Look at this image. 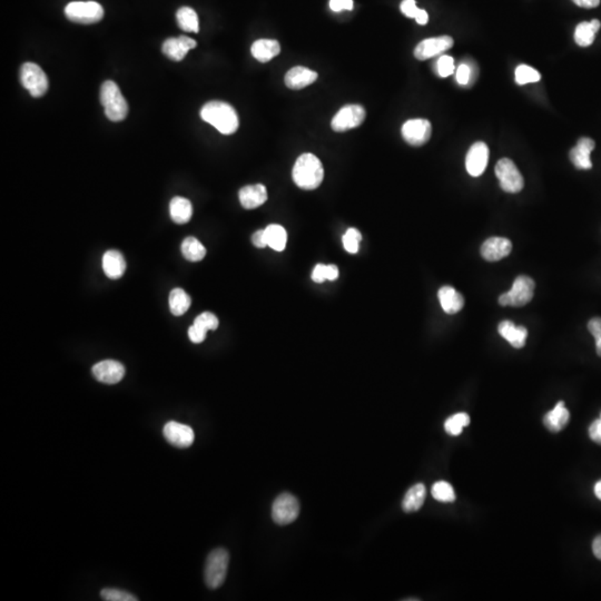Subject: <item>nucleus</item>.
Wrapping results in <instances>:
<instances>
[{
  "mask_svg": "<svg viewBox=\"0 0 601 601\" xmlns=\"http://www.w3.org/2000/svg\"><path fill=\"white\" fill-rule=\"evenodd\" d=\"M100 595L106 601H137V597L124 590L105 588L100 591Z\"/></svg>",
  "mask_w": 601,
  "mask_h": 601,
  "instance_id": "obj_39",
  "label": "nucleus"
},
{
  "mask_svg": "<svg viewBox=\"0 0 601 601\" xmlns=\"http://www.w3.org/2000/svg\"><path fill=\"white\" fill-rule=\"evenodd\" d=\"M439 300L441 307L447 314L460 312L464 307V298L457 289L451 287H443L439 289Z\"/></svg>",
  "mask_w": 601,
  "mask_h": 601,
  "instance_id": "obj_24",
  "label": "nucleus"
},
{
  "mask_svg": "<svg viewBox=\"0 0 601 601\" xmlns=\"http://www.w3.org/2000/svg\"><path fill=\"white\" fill-rule=\"evenodd\" d=\"M207 333L203 332V331H200L198 327H189V340L192 341L193 343L200 344L203 342L205 338H207Z\"/></svg>",
  "mask_w": 601,
  "mask_h": 601,
  "instance_id": "obj_46",
  "label": "nucleus"
},
{
  "mask_svg": "<svg viewBox=\"0 0 601 601\" xmlns=\"http://www.w3.org/2000/svg\"><path fill=\"white\" fill-rule=\"evenodd\" d=\"M453 38L450 36L428 38L415 47L414 56L419 60H427L435 57L442 53L447 52L453 46Z\"/></svg>",
  "mask_w": 601,
  "mask_h": 601,
  "instance_id": "obj_12",
  "label": "nucleus"
},
{
  "mask_svg": "<svg viewBox=\"0 0 601 601\" xmlns=\"http://www.w3.org/2000/svg\"><path fill=\"white\" fill-rule=\"evenodd\" d=\"M194 327L200 329V331H203V332L207 333L209 330L218 329V318L215 316L213 313L211 312H204L202 314L198 315V318H195L194 324H193Z\"/></svg>",
  "mask_w": 601,
  "mask_h": 601,
  "instance_id": "obj_38",
  "label": "nucleus"
},
{
  "mask_svg": "<svg viewBox=\"0 0 601 601\" xmlns=\"http://www.w3.org/2000/svg\"><path fill=\"white\" fill-rule=\"evenodd\" d=\"M595 144L591 138L582 137L578 140V143L570 151V160L573 162L575 169H591L593 163L590 160V155L595 149Z\"/></svg>",
  "mask_w": 601,
  "mask_h": 601,
  "instance_id": "obj_18",
  "label": "nucleus"
},
{
  "mask_svg": "<svg viewBox=\"0 0 601 601\" xmlns=\"http://www.w3.org/2000/svg\"><path fill=\"white\" fill-rule=\"evenodd\" d=\"M515 82L519 85H526V84L537 83L540 80L541 76L539 72H537L533 67L528 65H520L517 67L515 72Z\"/></svg>",
  "mask_w": 601,
  "mask_h": 601,
  "instance_id": "obj_36",
  "label": "nucleus"
},
{
  "mask_svg": "<svg viewBox=\"0 0 601 601\" xmlns=\"http://www.w3.org/2000/svg\"><path fill=\"white\" fill-rule=\"evenodd\" d=\"M437 70L440 77H449L455 72V59L450 56H441L437 64Z\"/></svg>",
  "mask_w": 601,
  "mask_h": 601,
  "instance_id": "obj_40",
  "label": "nucleus"
},
{
  "mask_svg": "<svg viewBox=\"0 0 601 601\" xmlns=\"http://www.w3.org/2000/svg\"><path fill=\"white\" fill-rule=\"evenodd\" d=\"M163 433L165 439L174 447L189 448L194 442L195 435L192 428L175 421H169L165 424Z\"/></svg>",
  "mask_w": 601,
  "mask_h": 601,
  "instance_id": "obj_13",
  "label": "nucleus"
},
{
  "mask_svg": "<svg viewBox=\"0 0 601 601\" xmlns=\"http://www.w3.org/2000/svg\"><path fill=\"white\" fill-rule=\"evenodd\" d=\"M178 26L184 32H198L200 29L198 14L191 7H182L176 12Z\"/></svg>",
  "mask_w": 601,
  "mask_h": 601,
  "instance_id": "obj_31",
  "label": "nucleus"
},
{
  "mask_svg": "<svg viewBox=\"0 0 601 601\" xmlns=\"http://www.w3.org/2000/svg\"><path fill=\"white\" fill-rule=\"evenodd\" d=\"M300 513V504L294 495L283 493L275 499L272 507L273 520L280 526H287L296 520Z\"/></svg>",
  "mask_w": 601,
  "mask_h": 601,
  "instance_id": "obj_10",
  "label": "nucleus"
},
{
  "mask_svg": "<svg viewBox=\"0 0 601 601\" xmlns=\"http://www.w3.org/2000/svg\"><path fill=\"white\" fill-rule=\"evenodd\" d=\"M353 7H354L353 0H330V8L335 12L352 10Z\"/></svg>",
  "mask_w": 601,
  "mask_h": 601,
  "instance_id": "obj_43",
  "label": "nucleus"
},
{
  "mask_svg": "<svg viewBox=\"0 0 601 601\" xmlns=\"http://www.w3.org/2000/svg\"><path fill=\"white\" fill-rule=\"evenodd\" d=\"M470 423V417L467 413H457V414L450 417L446 423H444V429L447 431L448 435L457 437V435L462 433V430L464 427H467Z\"/></svg>",
  "mask_w": 601,
  "mask_h": 601,
  "instance_id": "obj_33",
  "label": "nucleus"
},
{
  "mask_svg": "<svg viewBox=\"0 0 601 601\" xmlns=\"http://www.w3.org/2000/svg\"><path fill=\"white\" fill-rule=\"evenodd\" d=\"M513 251L511 240L504 238H488L481 247V255L484 260L497 262L506 258Z\"/></svg>",
  "mask_w": 601,
  "mask_h": 601,
  "instance_id": "obj_16",
  "label": "nucleus"
},
{
  "mask_svg": "<svg viewBox=\"0 0 601 601\" xmlns=\"http://www.w3.org/2000/svg\"><path fill=\"white\" fill-rule=\"evenodd\" d=\"M182 253L189 262H200L207 255V249L198 238H187L182 243Z\"/></svg>",
  "mask_w": 601,
  "mask_h": 601,
  "instance_id": "obj_32",
  "label": "nucleus"
},
{
  "mask_svg": "<svg viewBox=\"0 0 601 601\" xmlns=\"http://www.w3.org/2000/svg\"><path fill=\"white\" fill-rule=\"evenodd\" d=\"M200 117L224 135L234 134L240 125L238 113L234 107L220 100L205 104L200 109Z\"/></svg>",
  "mask_w": 601,
  "mask_h": 601,
  "instance_id": "obj_1",
  "label": "nucleus"
},
{
  "mask_svg": "<svg viewBox=\"0 0 601 601\" xmlns=\"http://www.w3.org/2000/svg\"><path fill=\"white\" fill-rule=\"evenodd\" d=\"M595 495L599 500H601V480L598 481L595 486Z\"/></svg>",
  "mask_w": 601,
  "mask_h": 601,
  "instance_id": "obj_51",
  "label": "nucleus"
},
{
  "mask_svg": "<svg viewBox=\"0 0 601 601\" xmlns=\"http://www.w3.org/2000/svg\"><path fill=\"white\" fill-rule=\"evenodd\" d=\"M251 53L260 63H267L280 54V43L275 39H258L253 44Z\"/></svg>",
  "mask_w": 601,
  "mask_h": 601,
  "instance_id": "obj_25",
  "label": "nucleus"
},
{
  "mask_svg": "<svg viewBox=\"0 0 601 601\" xmlns=\"http://www.w3.org/2000/svg\"><path fill=\"white\" fill-rule=\"evenodd\" d=\"M417 20V23L419 25H427L428 21H429V15L426 10L423 9H421L420 12H419L418 17L415 18Z\"/></svg>",
  "mask_w": 601,
  "mask_h": 601,
  "instance_id": "obj_50",
  "label": "nucleus"
},
{
  "mask_svg": "<svg viewBox=\"0 0 601 601\" xmlns=\"http://www.w3.org/2000/svg\"><path fill=\"white\" fill-rule=\"evenodd\" d=\"M238 198L244 209H258L267 200V187H264L263 184L247 185L240 189Z\"/></svg>",
  "mask_w": 601,
  "mask_h": 601,
  "instance_id": "obj_19",
  "label": "nucleus"
},
{
  "mask_svg": "<svg viewBox=\"0 0 601 601\" xmlns=\"http://www.w3.org/2000/svg\"><path fill=\"white\" fill-rule=\"evenodd\" d=\"M569 420V411L564 407V401H560L551 411L544 415V423L551 432H559L566 428Z\"/></svg>",
  "mask_w": 601,
  "mask_h": 601,
  "instance_id": "obj_23",
  "label": "nucleus"
},
{
  "mask_svg": "<svg viewBox=\"0 0 601 601\" xmlns=\"http://www.w3.org/2000/svg\"><path fill=\"white\" fill-rule=\"evenodd\" d=\"M573 1L577 6L587 9L595 8L600 3V0H573Z\"/></svg>",
  "mask_w": 601,
  "mask_h": 601,
  "instance_id": "obj_48",
  "label": "nucleus"
},
{
  "mask_svg": "<svg viewBox=\"0 0 601 601\" xmlns=\"http://www.w3.org/2000/svg\"><path fill=\"white\" fill-rule=\"evenodd\" d=\"M588 330L595 340V351L601 356V318H593L588 323Z\"/></svg>",
  "mask_w": 601,
  "mask_h": 601,
  "instance_id": "obj_41",
  "label": "nucleus"
},
{
  "mask_svg": "<svg viewBox=\"0 0 601 601\" xmlns=\"http://www.w3.org/2000/svg\"><path fill=\"white\" fill-rule=\"evenodd\" d=\"M65 16L73 23L90 25L103 19L104 8L96 1H73L65 8Z\"/></svg>",
  "mask_w": 601,
  "mask_h": 601,
  "instance_id": "obj_6",
  "label": "nucleus"
},
{
  "mask_svg": "<svg viewBox=\"0 0 601 601\" xmlns=\"http://www.w3.org/2000/svg\"><path fill=\"white\" fill-rule=\"evenodd\" d=\"M191 304L192 300L184 289H175L169 294V309L175 316L185 314L189 311Z\"/></svg>",
  "mask_w": 601,
  "mask_h": 601,
  "instance_id": "obj_30",
  "label": "nucleus"
},
{
  "mask_svg": "<svg viewBox=\"0 0 601 601\" xmlns=\"http://www.w3.org/2000/svg\"><path fill=\"white\" fill-rule=\"evenodd\" d=\"M103 269L107 278L112 280L122 278L126 269V262L123 254L115 249L107 251L103 256Z\"/></svg>",
  "mask_w": 601,
  "mask_h": 601,
  "instance_id": "obj_22",
  "label": "nucleus"
},
{
  "mask_svg": "<svg viewBox=\"0 0 601 601\" xmlns=\"http://www.w3.org/2000/svg\"><path fill=\"white\" fill-rule=\"evenodd\" d=\"M367 116V112L361 105H347L338 111V114L333 117V131L338 133L347 132L350 129L356 128L363 124Z\"/></svg>",
  "mask_w": 601,
  "mask_h": 601,
  "instance_id": "obj_9",
  "label": "nucleus"
},
{
  "mask_svg": "<svg viewBox=\"0 0 601 601\" xmlns=\"http://www.w3.org/2000/svg\"><path fill=\"white\" fill-rule=\"evenodd\" d=\"M488 160H489V149L482 142L473 144L470 147L466 158V167L468 173L473 178H478L484 174L487 169Z\"/></svg>",
  "mask_w": 601,
  "mask_h": 601,
  "instance_id": "obj_14",
  "label": "nucleus"
},
{
  "mask_svg": "<svg viewBox=\"0 0 601 601\" xmlns=\"http://www.w3.org/2000/svg\"><path fill=\"white\" fill-rule=\"evenodd\" d=\"M499 333L501 336L507 340L515 349H521L524 347L527 340L528 331L524 327H518L513 324L511 321H504L499 324Z\"/></svg>",
  "mask_w": 601,
  "mask_h": 601,
  "instance_id": "obj_21",
  "label": "nucleus"
},
{
  "mask_svg": "<svg viewBox=\"0 0 601 601\" xmlns=\"http://www.w3.org/2000/svg\"><path fill=\"white\" fill-rule=\"evenodd\" d=\"M362 240V235L356 229H349L343 235L342 243L344 249L350 254H356L360 249V242Z\"/></svg>",
  "mask_w": 601,
  "mask_h": 601,
  "instance_id": "obj_37",
  "label": "nucleus"
},
{
  "mask_svg": "<svg viewBox=\"0 0 601 601\" xmlns=\"http://www.w3.org/2000/svg\"><path fill=\"white\" fill-rule=\"evenodd\" d=\"M471 78V68L467 64H461L457 70V80L460 85H467Z\"/></svg>",
  "mask_w": 601,
  "mask_h": 601,
  "instance_id": "obj_44",
  "label": "nucleus"
},
{
  "mask_svg": "<svg viewBox=\"0 0 601 601\" xmlns=\"http://www.w3.org/2000/svg\"><path fill=\"white\" fill-rule=\"evenodd\" d=\"M169 212H171V218L175 223H187L193 216L192 203L187 198L176 196L171 200Z\"/></svg>",
  "mask_w": 601,
  "mask_h": 601,
  "instance_id": "obj_27",
  "label": "nucleus"
},
{
  "mask_svg": "<svg viewBox=\"0 0 601 601\" xmlns=\"http://www.w3.org/2000/svg\"><path fill=\"white\" fill-rule=\"evenodd\" d=\"M426 495H427V489L424 487V484H418L413 486L404 495L403 502H402L404 511L414 513L420 510V508L423 506Z\"/></svg>",
  "mask_w": 601,
  "mask_h": 601,
  "instance_id": "obj_28",
  "label": "nucleus"
},
{
  "mask_svg": "<svg viewBox=\"0 0 601 601\" xmlns=\"http://www.w3.org/2000/svg\"><path fill=\"white\" fill-rule=\"evenodd\" d=\"M252 243L258 249H264L267 247V235L265 229H258L252 236Z\"/></svg>",
  "mask_w": 601,
  "mask_h": 601,
  "instance_id": "obj_47",
  "label": "nucleus"
},
{
  "mask_svg": "<svg viewBox=\"0 0 601 601\" xmlns=\"http://www.w3.org/2000/svg\"><path fill=\"white\" fill-rule=\"evenodd\" d=\"M401 12H403L404 16H407L409 18H417L418 17L419 12H420L421 9L417 7V3H415V0H403L402 3H401Z\"/></svg>",
  "mask_w": 601,
  "mask_h": 601,
  "instance_id": "obj_42",
  "label": "nucleus"
},
{
  "mask_svg": "<svg viewBox=\"0 0 601 601\" xmlns=\"http://www.w3.org/2000/svg\"><path fill=\"white\" fill-rule=\"evenodd\" d=\"M601 23L598 19L591 21H582L575 27V41L580 47H588L595 41V34L600 29Z\"/></svg>",
  "mask_w": 601,
  "mask_h": 601,
  "instance_id": "obj_26",
  "label": "nucleus"
},
{
  "mask_svg": "<svg viewBox=\"0 0 601 601\" xmlns=\"http://www.w3.org/2000/svg\"><path fill=\"white\" fill-rule=\"evenodd\" d=\"M535 287V280L533 278L526 275H520L515 278L509 292L501 295L499 303L502 307H524L533 300Z\"/></svg>",
  "mask_w": 601,
  "mask_h": 601,
  "instance_id": "obj_5",
  "label": "nucleus"
},
{
  "mask_svg": "<svg viewBox=\"0 0 601 601\" xmlns=\"http://www.w3.org/2000/svg\"><path fill=\"white\" fill-rule=\"evenodd\" d=\"M265 235H267V247L276 252H282L287 247V233L283 227L278 224L269 225L265 229Z\"/></svg>",
  "mask_w": 601,
  "mask_h": 601,
  "instance_id": "obj_29",
  "label": "nucleus"
},
{
  "mask_svg": "<svg viewBox=\"0 0 601 601\" xmlns=\"http://www.w3.org/2000/svg\"><path fill=\"white\" fill-rule=\"evenodd\" d=\"M318 77V73L313 72L307 67L296 66L289 69L284 77V82L287 88L298 90L309 86Z\"/></svg>",
  "mask_w": 601,
  "mask_h": 601,
  "instance_id": "obj_20",
  "label": "nucleus"
},
{
  "mask_svg": "<svg viewBox=\"0 0 601 601\" xmlns=\"http://www.w3.org/2000/svg\"><path fill=\"white\" fill-rule=\"evenodd\" d=\"M338 278V269L335 265L318 264L312 272V280L315 283H323L325 280H335Z\"/></svg>",
  "mask_w": 601,
  "mask_h": 601,
  "instance_id": "obj_35",
  "label": "nucleus"
},
{
  "mask_svg": "<svg viewBox=\"0 0 601 601\" xmlns=\"http://www.w3.org/2000/svg\"><path fill=\"white\" fill-rule=\"evenodd\" d=\"M229 555L227 550L215 549L209 553L204 570V578L207 587L218 589L224 584L229 568Z\"/></svg>",
  "mask_w": 601,
  "mask_h": 601,
  "instance_id": "obj_4",
  "label": "nucleus"
},
{
  "mask_svg": "<svg viewBox=\"0 0 601 601\" xmlns=\"http://www.w3.org/2000/svg\"><path fill=\"white\" fill-rule=\"evenodd\" d=\"M196 41L187 36H180L178 38H169L165 40L162 47L163 54L171 60L180 61L187 56L191 49L196 47Z\"/></svg>",
  "mask_w": 601,
  "mask_h": 601,
  "instance_id": "obj_17",
  "label": "nucleus"
},
{
  "mask_svg": "<svg viewBox=\"0 0 601 601\" xmlns=\"http://www.w3.org/2000/svg\"><path fill=\"white\" fill-rule=\"evenodd\" d=\"M293 180L300 189L312 191L323 182L324 169L315 155L305 153L295 162L292 172Z\"/></svg>",
  "mask_w": 601,
  "mask_h": 601,
  "instance_id": "obj_2",
  "label": "nucleus"
},
{
  "mask_svg": "<svg viewBox=\"0 0 601 601\" xmlns=\"http://www.w3.org/2000/svg\"><path fill=\"white\" fill-rule=\"evenodd\" d=\"M93 375L102 383L116 384L123 380L125 368L117 361L105 360L95 364L92 369Z\"/></svg>",
  "mask_w": 601,
  "mask_h": 601,
  "instance_id": "obj_15",
  "label": "nucleus"
},
{
  "mask_svg": "<svg viewBox=\"0 0 601 601\" xmlns=\"http://www.w3.org/2000/svg\"><path fill=\"white\" fill-rule=\"evenodd\" d=\"M100 103L105 109L106 117L112 122H122L128 114V104L112 80H107L100 87Z\"/></svg>",
  "mask_w": 601,
  "mask_h": 601,
  "instance_id": "obj_3",
  "label": "nucleus"
},
{
  "mask_svg": "<svg viewBox=\"0 0 601 601\" xmlns=\"http://www.w3.org/2000/svg\"><path fill=\"white\" fill-rule=\"evenodd\" d=\"M403 140L412 146H422L427 144L432 134V126L428 120H410L401 129Z\"/></svg>",
  "mask_w": 601,
  "mask_h": 601,
  "instance_id": "obj_11",
  "label": "nucleus"
},
{
  "mask_svg": "<svg viewBox=\"0 0 601 601\" xmlns=\"http://www.w3.org/2000/svg\"><path fill=\"white\" fill-rule=\"evenodd\" d=\"M20 82L32 97H43L48 90L49 82L43 69L34 63H25L20 68Z\"/></svg>",
  "mask_w": 601,
  "mask_h": 601,
  "instance_id": "obj_7",
  "label": "nucleus"
},
{
  "mask_svg": "<svg viewBox=\"0 0 601 601\" xmlns=\"http://www.w3.org/2000/svg\"><path fill=\"white\" fill-rule=\"evenodd\" d=\"M590 439L595 443L601 444V413L600 418L593 421L589 427Z\"/></svg>",
  "mask_w": 601,
  "mask_h": 601,
  "instance_id": "obj_45",
  "label": "nucleus"
},
{
  "mask_svg": "<svg viewBox=\"0 0 601 601\" xmlns=\"http://www.w3.org/2000/svg\"><path fill=\"white\" fill-rule=\"evenodd\" d=\"M593 551L595 558H598L599 560H601V535H599L598 537H595V540H593Z\"/></svg>",
  "mask_w": 601,
  "mask_h": 601,
  "instance_id": "obj_49",
  "label": "nucleus"
},
{
  "mask_svg": "<svg viewBox=\"0 0 601 601\" xmlns=\"http://www.w3.org/2000/svg\"><path fill=\"white\" fill-rule=\"evenodd\" d=\"M495 175L500 182L501 189L504 192L515 194L522 191L524 180L518 167L509 158H501L495 165Z\"/></svg>",
  "mask_w": 601,
  "mask_h": 601,
  "instance_id": "obj_8",
  "label": "nucleus"
},
{
  "mask_svg": "<svg viewBox=\"0 0 601 601\" xmlns=\"http://www.w3.org/2000/svg\"><path fill=\"white\" fill-rule=\"evenodd\" d=\"M433 498L440 502H453L455 500V489L447 481H438L433 484Z\"/></svg>",
  "mask_w": 601,
  "mask_h": 601,
  "instance_id": "obj_34",
  "label": "nucleus"
}]
</instances>
